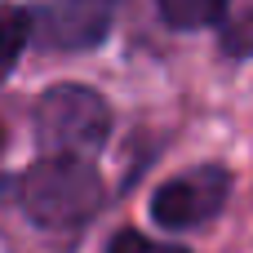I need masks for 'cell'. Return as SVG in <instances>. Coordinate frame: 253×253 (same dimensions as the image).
<instances>
[{
  "label": "cell",
  "instance_id": "cell-6",
  "mask_svg": "<svg viewBox=\"0 0 253 253\" xmlns=\"http://www.w3.org/2000/svg\"><path fill=\"white\" fill-rule=\"evenodd\" d=\"M160 4V18L169 27H209V22H222L231 13V0H156Z\"/></svg>",
  "mask_w": 253,
  "mask_h": 253
},
{
  "label": "cell",
  "instance_id": "cell-3",
  "mask_svg": "<svg viewBox=\"0 0 253 253\" xmlns=\"http://www.w3.org/2000/svg\"><path fill=\"white\" fill-rule=\"evenodd\" d=\"M231 196V173L222 165H200V169H187L178 178H169L156 196H151V218L160 227H200L209 222Z\"/></svg>",
  "mask_w": 253,
  "mask_h": 253
},
{
  "label": "cell",
  "instance_id": "cell-8",
  "mask_svg": "<svg viewBox=\"0 0 253 253\" xmlns=\"http://www.w3.org/2000/svg\"><path fill=\"white\" fill-rule=\"evenodd\" d=\"M0 147H4V125H0Z\"/></svg>",
  "mask_w": 253,
  "mask_h": 253
},
{
  "label": "cell",
  "instance_id": "cell-1",
  "mask_svg": "<svg viewBox=\"0 0 253 253\" xmlns=\"http://www.w3.org/2000/svg\"><path fill=\"white\" fill-rule=\"evenodd\" d=\"M18 205L44 231H76L102 209V178L89 160L44 156L18 178Z\"/></svg>",
  "mask_w": 253,
  "mask_h": 253
},
{
  "label": "cell",
  "instance_id": "cell-7",
  "mask_svg": "<svg viewBox=\"0 0 253 253\" xmlns=\"http://www.w3.org/2000/svg\"><path fill=\"white\" fill-rule=\"evenodd\" d=\"M107 253H187V249H165V245H151L138 231H120V236H111Z\"/></svg>",
  "mask_w": 253,
  "mask_h": 253
},
{
  "label": "cell",
  "instance_id": "cell-4",
  "mask_svg": "<svg viewBox=\"0 0 253 253\" xmlns=\"http://www.w3.org/2000/svg\"><path fill=\"white\" fill-rule=\"evenodd\" d=\"M116 18V0H49L40 13H31V31L44 49L80 53L107 40Z\"/></svg>",
  "mask_w": 253,
  "mask_h": 253
},
{
  "label": "cell",
  "instance_id": "cell-5",
  "mask_svg": "<svg viewBox=\"0 0 253 253\" xmlns=\"http://www.w3.org/2000/svg\"><path fill=\"white\" fill-rule=\"evenodd\" d=\"M27 40H31V13L22 4H0V80L13 71Z\"/></svg>",
  "mask_w": 253,
  "mask_h": 253
},
{
  "label": "cell",
  "instance_id": "cell-2",
  "mask_svg": "<svg viewBox=\"0 0 253 253\" xmlns=\"http://www.w3.org/2000/svg\"><path fill=\"white\" fill-rule=\"evenodd\" d=\"M107 133H111V107L102 102V93H93L84 84H53L40 93L36 142L44 147V156L89 160L93 151H102Z\"/></svg>",
  "mask_w": 253,
  "mask_h": 253
}]
</instances>
